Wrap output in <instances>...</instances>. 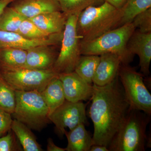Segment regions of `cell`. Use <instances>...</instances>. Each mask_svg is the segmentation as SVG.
<instances>
[{
	"mask_svg": "<svg viewBox=\"0 0 151 151\" xmlns=\"http://www.w3.org/2000/svg\"><path fill=\"white\" fill-rule=\"evenodd\" d=\"M89 116L93 123L92 145L108 147L130 109L119 75L103 86L93 85Z\"/></svg>",
	"mask_w": 151,
	"mask_h": 151,
	"instance_id": "obj_1",
	"label": "cell"
},
{
	"mask_svg": "<svg viewBox=\"0 0 151 151\" xmlns=\"http://www.w3.org/2000/svg\"><path fill=\"white\" fill-rule=\"evenodd\" d=\"M121 9L106 2L91 6L78 14L76 29L81 41L92 40L111 30L119 27L122 18Z\"/></svg>",
	"mask_w": 151,
	"mask_h": 151,
	"instance_id": "obj_2",
	"label": "cell"
},
{
	"mask_svg": "<svg viewBox=\"0 0 151 151\" xmlns=\"http://www.w3.org/2000/svg\"><path fill=\"white\" fill-rule=\"evenodd\" d=\"M135 29L132 22L111 29L92 40L81 41V55L100 56L113 53L120 58L122 64L129 65L133 61L134 55L128 49L127 43Z\"/></svg>",
	"mask_w": 151,
	"mask_h": 151,
	"instance_id": "obj_3",
	"label": "cell"
},
{
	"mask_svg": "<svg viewBox=\"0 0 151 151\" xmlns=\"http://www.w3.org/2000/svg\"><path fill=\"white\" fill-rule=\"evenodd\" d=\"M150 116L130 108L108 148L109 151H144L147 137L146 130Z\"/></svg>",
	"mask_w": 151,
	"mask_h": 151,
	"instance_id": "obj_4",
	"label": "cell"
},
{
	"mask_svg": "<svg viewBox=\"0 0 151 151\" xmlns=\"http://www.w3.org/2000/svg\"><path fill=\"white\" fill-rule=\"evenodd\" d=\"M15 108L12 115L31 130L40 131L50 121L47 106L40 92L15 91Z\"/></svg>",
	"mask_w": 151,
	"mask_h": 151,
	"instance_id": "obj_5",
	"label": "cell"
},
{
	"mask_svg": "<svg viewBox=\"0 0 151 151\" xmlns=\"http://www.w3.org/2000/svg\"><path fill=\"white\" fill-rule=\"evenodd\" d=\"M118 75L130 108L151 115V95L143 75L129 65L121 64Z\"/></svg>",
	"mask_w": 151,
	"mask_h": 151,
	"instance_id": "obj_6",
	"label": "cell"
},
{
	"mask_svg": "<svg viewBox=\"0 0 151 151\" xmlns=\"http://www.w3.org/2000/svg\"><path fill=\"white\" fill-rule=\"evenodd\" d=\"M0 73L15 91H37L41 92L58 74L53 68L46 70L25 67L0 68Z\"/></svg>",
	"mask_w": 151,
	"mask_h": 151,
	"instance_id": "obj_7",
	"label": "cell"
},
{
	"mask_svg": "<svg viewBox=\"0 0 151 151\" xmlns=\"http://www.w3.org/2000/svg\"><path fill=\"white\" fill-rule=\"evenodd\" d=\"M79 14L69 15L66 19L60 51L53 67L58 74L74 71L81 56V39L76 29Z\"/></svg>",
	"mask_w": 151,
	"mask_h": 151,
	"instance_id": "obj_8",
	"label": "cell"
},
{
	"mask_svg": "<svg viewBox=\"0 0 151 151\" xmlns=\"http://www.w3.org/2000/svg\"><path fill=\"white\" fill-rule=\"evenodd\" d=\"M86 105L82 101L71 102L65 100L62 105L49 116L50 122L55 126L57 135L62 137L66 128L72 130L80 124L86 122Z\"/></svg>",
	"mask_w": 151,
	"mask_h": 151,
	"instance_id": "obj_9",
	"label": "cell"
},
{
	"mask_svg": "<svg viewBox=\"0 0 151 151\" xmlns=\"http://www.w3.org/2000/svg\"><path fill=\"white\" fill-rule=\"evenodd\" d=\"M63 32L53 35L40 39H29L17 32L0 30V50L14 47L28 50L35 47L54 46L61 42Z\"/></svg>",
	"mask_w": 151,
	"mask_h": 151,
	"instance_id": "obj_10",
	"label": "cell"
},
{
	"mask_svg": "<svg viewBox=\"0 0 151 151\" xmlns=\"http://www.w3.org/2000/svg\"><path fill=\"white\" fill-rule=\"evenodd\" d=\"M65 100L69 102L86 101L92 97L93 85L80 77L75 72L60 73Z\"/></svg>",
	"mask_w": 151,
	"mask_h": 151,
	"instance_id": "obj_11",
	"label": "cell"
},
{
	"mask_svg": "<svg viewBox=\"0 0 151 151\" xmlns=\"http://www.w3.org/2000/svg\"><path fill=\"white\" fill-rule=\"evenodd\" d=\"M127 48L133 55L139 57L142 74L148 76L151 60V32H142L135 29L128 41Z\"/></svg>",
	"mask_w": 151,
	"mask_h": 151,
	"instance_id": "obj_12",
	"label": "cell"
},
{
	"mask_svg": "<svg viewBox=\"0 0 151 151\" xmlns=\"http://www.w3.org/2000/svg\"><path fill=\"white\" fill-rule=\"evenodd\" d=\"M100 57L92 83L97 86H103L109 84L116 78L122 63L120 58L113 53H105Z\"/></svg>",
	"mask_w": 151,
	"mask_h": 151,
	"instance_id": "obj_13",
	"label": "cell"
},
{
	"mask_svg": "<svg viewBox=\"0 0 151 151\" xmlns=\"http://www.w3.org/2000/svg\"><path fill=\"white\" fill-rule=\"evenodd\" d=\"M12 7L27 19L45 13L61 11L58 0H17Z\"/></svg>",
	"mask_w": 151,
	"mask_h": 151,
	"instance_id": "obj_14",
	"label": "cell"
},
{
	"mask_svg": "<svg viewBox=\"0 0 151 151\" xmlns=\"http://www.w3.org/2000/svg\"><path fill=\"white\" fill-rule=\"evenodd\" d=\"M51 46L42 45L28 50L24 67L37 70L53 68L58 55Z\"/></svg>",
	"mask_w": 151,
	"mask_h": 151,
	"instance_id": "obj_15",
	"label": "cell"
},
{
	"mask_svg": "<svg viewBox=\"0 0 151 151\" xmlns=\"http://www.w3.org/2000/svg\"><path fill=\"white\" fill-rule=\"evenodd\" d=\"M67 16L60 11L41 14L29 19L44 32L48 35L63 32Z\"/></svg>",
	"mask_w": 151,
	"mask_h": 151,
	"instance_id": "obj_16",
	"label": "cell"
},
{
	"mask_svg": "<svg viewBox=\"0 0 151 151\" xmlns=\"http://www.w3.org/2000/svg\"><path fill=\"white\" fill-rule=\"evenodd\" d=\"M68 145L65 151H89L92 137L86 130L84 124H80L69 132L65 131Z\"/></svg>",
	"mask_w": 151,
	"mask_h": 151,
	"instance_id": "obj_17",
	"label": "cell"
},
{
	"mask_svg": "<svg viewBox=\"0 0 151 151\" xmlns=\"http://www.w3.org/2000/svg\"><path fill=\"white\" fill-rule=\"evenodd\" d=\"M40 93L48 108L49 116L65 100L62 83L58 76L52 80Z\"/></svg>",
	"mask_w": 151,
	"mask_h": 151,
	"instance_id": "obj_18",
	"label": "cell"
},
{
	"mask_svg": "<svg viewBox=\"0 0 151 151\" xmlns=\"http://www.w3.org/2000/svg\"><path fill=\"white\" fill-rule=\"evenodd\" d=\"M11 130L18 138L24 151H43L31 129L23 123L14 119Z\"/></svg>",
	"mask_w": 151,
	"mask_h": 151,
	"instance_id": "obj_19",
	"label": "cell"
},
{
	"mask_svg": "<svg viewBox=\"0 0 151 151\" xmlns=\"http://www.w3.org/2000/svg\"><path fill=\"white\" fill-rule=\"evenodd\" d=\"M27 50L9 47L0 50V68L24 67Z\"/></svg>",
	"mask_w": 151,
	"mask_h": 151,
	"instance_id": "obj_20",
	"label": "cell"
},
{
	"mask_svg": "<svg viewBox=\"0 0 151 151\" xmlns=\"http://www.w3.org/2000/svg\"><path fill=\"white\" fill-rule=\"evenodd\" d=\"M100 59L99 55H81L74 71L82 79L92 84V78Z\"/></svg>",
	"mask_w": 151,
	"mask_h": 151,
	"instance_id": "obj_21",
	"label": "cell"
},
{
	"mask_svg": "<svg viewBox=\"0 0 151 151\" xmlns=\"http://www.w3.org/2000/svg\"><path fill=\"white\" fill-rule=\"evenodd\" d=\"M151 8V0H128L121 9L122 12L119 27L132 22L139 14Z\"/></svg>",
	"mask_w": 151,
	"mask_h": 151,
	"instance_id": "obj_22",
	"label": "cell"
},
{
	"mask_svg": "<svg viewBox=\"0 0 151 151\" xmlns=\"http://www.w3.org/2000/svg\"><path fill=\"white\" fill-rule=\"evenodd\" d=\"M24 19L12 7L7 6L0 17V30L18 33Z\"/></svg>",
	"mask_w": 151,
	"mask_h": 151,
	"instance_id": "obj_23",
	"label": "cell"
},
{
	"mask_svg": "<svg viewBox=\"0 0 151 151\" xmlns=\"http://www.w3.org/2000/svg\"><path fill=\"white\" fill-rule=\"evenodd\" d=\"M61 11L67 16L73 14H79L88 7L100 5L103 0H58Z\"/></svg>",
	"mask_w": 151,
	"mask_h": 151,
	"instance_id": "obj_24",
	"label": "cell"
},
{
	"mask_svg": "<svg viewBox=\"0 0 151 151\" xmlns=\"http://www.w3.org/2000/svg\"><path fill=\"white\" fill-rule=\"evenodd\" d=\"M16 103L15 90L6 82L0 73V109L13 114Z\"/></svg>",
	"mask_w": 151,
	"mask_h": 151,
	"instance_id": "obj_25",
	"label": "cell"
},
{
	"mask_svg": "<svg viewBox=\"0 0 151 151\" xmlns=\"http://www.w3.org/2000/svg\"><path fill=\"white\" fill-rule=\"evenodd\" d=\"M18 33L29 39H40L50 36L42 31L30 19L27 18L22 22Z\"/></svg>",
	"mask_w": 151,
	"mask_h": 151,
	"instance_id": "obj_26",
	"label": "cell"
},
{
	"mask_svg": "<svg viewBox=\"0 0 151 151\" xmlns=\"http://www.w3.org/2000/svg\"><path fill=\"white\" fill-rule=\"evenodd\" d=\"M136 29L141 32H151V8L138 14L132 21Z\"/></svg>",
	"mask_w": 151,
	"mask_h": 151,
	"instance_id": "obj_27",
	"label": "cell"
},
{
	"mask_svg": "<svg viewBox=\"0 0 151 151\" xmlns=\"http://www.w3.org/2000/svg\"><path fill=\"white\" fill-rule=\"evenodd\" d=\"M14 133L12 130L7 134L0 137V151H12L18 150L15 142Z\"/></svg>",
	"mask_w": 151,
	"mask_h": 151,
	"instance_id": "obj_28",
	"label": "cell"
},
{
	"mask_svg": "<svg viewBox=\"0 0 151 151\" xmlns=\"http://www.w3.org/2000/svg\"><path fill=\"white\" fill-rule=\"evenodd\" d=\"M13 120L12 114L0 109V137L11 129Z\"/></svg>",
	"mask_w": 151,
	"mask_h": 151,
	"instance_id": "obj_29",
	"label": "cell"
},
{
	"mask_svg": "<svg viewBox=\"0 0 151 151\" xmlns=\"http://www.w3.org/2000/svg\"><path fill=\"white\" fill-rule=\"evenodd\" d=\"M47 151H65V148L60 147L55 145L51 138L47 139Z\"/></svg>",
	"mask_w": 151,
	"mask_h": 151,
	"instance_id": "obj_30",
	"label": "cell"
},
{
	"mask_svg": "<svg viewBox=\"0 0 151 151\" xmlns=\"http://www.w3.org/2000/svg\"><path fill=\"white\" fill-rule=\"evenodd\" d=\"M113 6L117 9H121L123 7L128 0H103Z\"/></svg>",
	"mask_w": 151,
	"mask_h": 151,
	"instance_id": "obj_31",
	"label": "cell"
},
{
	"mask_svg": "<svg viewBox=\"0 0 151 151\" xmlns=\"http://www.w3.org/2000/svg\"><path fill=\"white\" fill-rule=\"evenodd\" d=\"M89 151H109L108 147L104 145H93L91 146Z\"/></svg>",
	"mask_w": 151,
	"mask_h": 151,
	"instance_id": "obj_32",
	"label": "cell"
},
{
	"mask_svg": "<svg viewBox=\"0 0 151 151\" xmlns=\"http://www.w3.org/2000/svg\"><path fill=\"white\" fill-rule=\"evenodd\" d=\"M13 1L6 0H0V17L5 9Z\"/></svg>",
	"mask_w": 151,
	"mask_h": 151,
	"instance_id": "obj_33",
	"label": "cell"
},
{
	"mask_svg": "<svg viewBox=\"0 0 151 151\" xmlns=\"http://www.w3.org/2000/svg\"><path fill=\"white\" fill-rule=\"evenodd\" d=\"M6 1H14V0H6Z\"/></svg>",
	"mask_w": 151,
	"mask_h": 151,
	"instance_id": "obj_34",
	"label": "cell"
}]
</instances>
